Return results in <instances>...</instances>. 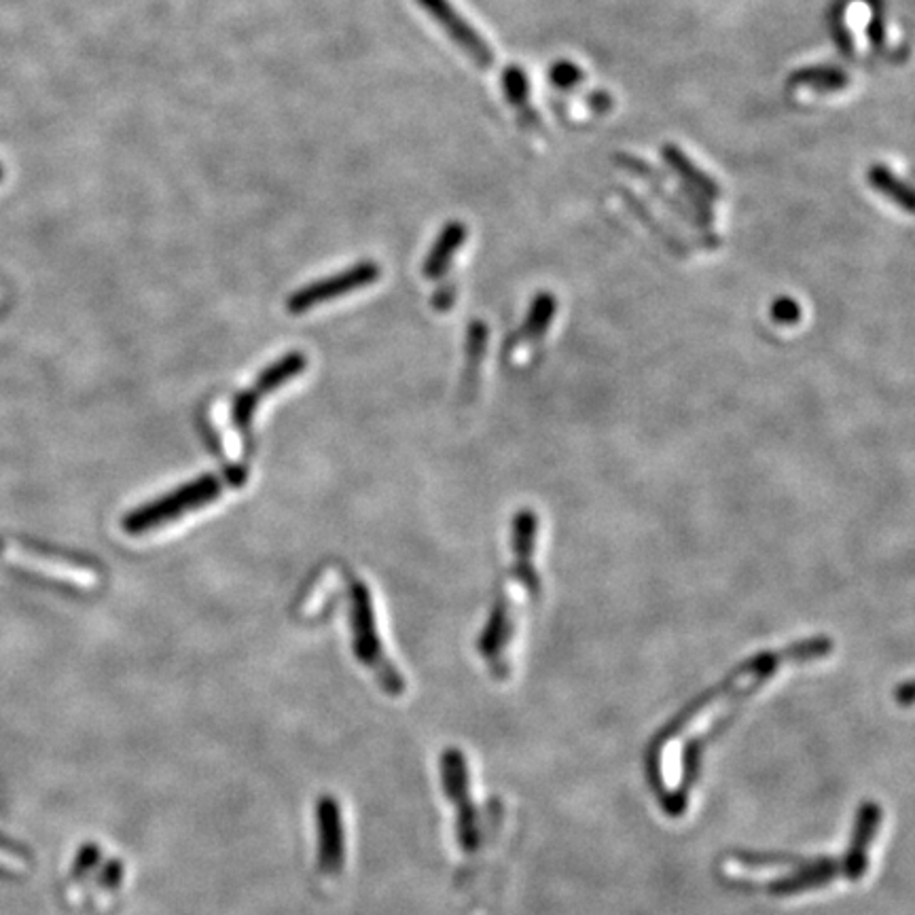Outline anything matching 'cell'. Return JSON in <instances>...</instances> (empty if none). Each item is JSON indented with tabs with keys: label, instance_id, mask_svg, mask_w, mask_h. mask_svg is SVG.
Segmentation results:
<instances>
[{
	"label": "cell",
	"instance_id": "obj_1",
	"mask_svg": "<svg viewBox=\"0 0 915 915\" xmlns=\"http://www.w3.org/2000/svg\"><path fill=\"white\" fill-rule=\"evenodd\" d=\"M835 651L828 636H812L741 661L719 685L687 703L657 736L647 752V776L668 816H683L698 785L701 757L723 734L741 703L765 687L788 665L814 663Z\"/></svg>",
	"mask_w": 915,
	"mask_h": 915
},
{
	"label": "cell",
	"instance_id": "obj_8",
	"mask_svg": "<svg viewBox=\"0 0 915 915\" xmlns=\"http://www.w3.org/2000/svg\"><path fill=\"white\" fill-rule=\"evenodd\" d=\"M418 4L431 13V17L447 33V37L458 47H462V51L473 62H478L483 68L494 64L496 58L490 45L481 39L480 33L462 17L460 11H456L449 0H418Z\"/></svg>",
	"mask_w": 915,
	"mask_h": 915
},
{
	"label": "cell",
	"instance_id": "obj_12",
	"mask_svg": "<svg viewBox=\"0 0 915 915\" xmlns=\"http://www.w3.org/2000/svg\"><path fill=\"white\" fill-rule=\"evenodd\" d=\"M513 623H511V609L505 605V600H498L492 610V617L485 625V632L481 636L480 649L485 657H498L500 651L507 647V640H511Z\"/></svg>",
	"mask_w": 915,
	"mask_h": 915
},
{
	"label": "cell",
	"instance_id": "obj_15",
	"mask_svg": "<svg viewBox=\"0 0 915 915\" xmlns=\"http://www.w3.org/2000/svg\"><path fill=\"white\" fill-rule=\"evenodd\" d=\"M799 314H801L799 304H795L792 300H780V302H776L774 307H772V316H774V320H776L778 325H786V327L797 325V322H799Z\"/></svg>",
	"mask_w": 915,
	"mask_h": 915
},
{
	"label": "cell",
	"instance_id": "obj_9",
	"mask_svg": "<svg viewBox=\"0 0 915 915\" xmlns=\"http://www.w3.org/2000/svg\"><path fill=\"white\" fill-rule=\"evenodd\" d=\"M536 530H538V520L532 511H520L516 516L513 522V556H516V567L513 572L520 579L525 592H530L532 596L541 594V581L536 576V570L532 567V556H534V541H536Z\"/></svg>",
	"mask_w": 915,
	"mask_h": 915
},
{
	"label": "cell",
	"instance_id": "obj_11",
	"mask_svg": "<svg viewBox=\"0 0 915 915\" xmlns=\"http://www.w3.org/2000/svg\"><path fill=\"white\" fill-rule=\"evenodd\" d=\"M556 312H558V304H556L554 295H549V293H541V295L532 302V305H530V312H528V316H525L523 329L520 333H518L516 342H518L520 346H530V344L541 342V338H545L547 329L551 327V320H554Z\"/></svg>",
	"mask_w": 915,
	"mask_h": 915
},
{
	"label": "cell",
	"instance_id": "obj_7",
	"mask_svg": "<svg viewBox=\"0 0 915 915\" xmlns=\"http://www.w3.org/2000/svg\"><path fill=\"white\" fill-rule=\"evenodd\" d=\"M305 367H307V358L302 352H291V354L282 356L278 363H274L271 367H267L253 389L236 396V401L231 405L233 429L246 433L251 429L253 416H255L262 398H265L269 393H274L276 389H280L282 384L291 382L293 378H297Z\"/></svg>",
	"mask_w": 915,
	"mask_h": 915
},
{
	"label": "cell",
	"instance_id": "obj_14",
	"mask_svg": "<svg viewBox=\"0 0 915 915\" xmlns=\"http://www.w3.org/2000/svg\"><path fill=\"white\" fill-rule=\"evenodd\" d=\"M503 84H505L507 98L513 104H525L528 102V79H525V75H523L518 66H511V68L505 71Z\"/></svg>",
	"mask_w": 915,
	"mask_h": 915
},
{
	"label": "cell",
	"instance_id": "obj_5",
	"mask_svg": "<svg viewBox=\"0 0 915 915\" xmlns=\"http://www.w3.org/2000/svg\"><path fill=\"white\" fill-rule=\"evenodd\" d=\"M350 598H352L350 627H352L354 653L365 665H369L371 670L378 672L380 683L386 691H391V694L403 691V681H401L398 672L386 661L384 651H382V643H380L378 625H376V612H373L371 594H369L367 585L363 581H354Z\"/></svg>",
	"mask_w": 915,
	"mask_h": 915
},
{
	"label": "cell",
	"instance_id": "obj_10",
	"mask_svg": "<svg viewBox=\"0 0 915 915\" xmlns=\"http://www.w3.org/2000/svg\"><path fill=\"white\" fill-rule=\"evenodd\" d=\"M465 240H467V227L462 223H449V225H445L443 231L439 233V238H436L431 253H429V259L424 262L422 274L427 278H431V280L441 278L447 271L452 259H454V253L462 249Z\"/></svg>",
	"mask_w": 915,
	"mask_h": 915
},
{
	"label": "cell",
	"instance_id": "obj_4",
	"mask_svg": "<svg viewBox=\"0 0 915 915\" xmlns=\"http://www.w3.org/2000/svg\"><path fill=\"white\" fill-rule=\"evenodd\" d=\"M220 492H223V485H220L218 478L202 475L198 480L189 481V483L176 487L175 492H170V494H166L157 500H151V503L134 509L131 513L124 518L122 525H124L126 534H130V536H142V534L155 532V530H160L168 523L178 522L180 518L215 503L220 496Z\"/></svg>",
	"mask_w": 915,
	"mask_h": 915
},
{
	"label": "cell",
	"instance_id": "obj_16",
	"mask_svg": "<svg viewBox=\"0 0 915 915\" xmlns=\"http://www.w3.org/2000/svg\"><path fill=\"white\" fill-rule=\"evenodd\" d=\"M551 79H554V84H558L562 88H568V86H572L574 81L581 79V73H579V68H574L570 64H560V66L554 68Z\"/></svg>",
	"mask_w": 915,
	"mask_h": 915
},
{
	"label": "cell",
	"instance_id": "obj_6",
	"mask_svg": "<svg viewBox=\"0 0 915 915\" xmlns=\"http://www.w3.org/2000/svg\"><path fill=\"white\" fill-rule=\"evenodd\" d=\"M380 278V265L378 263L363 262L348 267L342 274L329 276L325 280H318L314 284H307L304 289L295 291L287 300V309L291 314H305L314 309L316 305L327 304L331 300L344 297L354 291H360L363 287L373 284Z\"/></svg>",
	"mask_w": 915,
	"mask_h": 915
},
{
	"label": "cell",
	"instance_id": "obj_17",
	"mask_svg": "<svg viewBox=\"0 0 915 915\" xmlns=\"http://www.w3.org/2000/svg\"><path fill=\"white\" fill-rule=\"evenodd\" d=\"M894 701H897L899 706H903V708H912V706H915V678L907 681V683H903V685H899V687L894 689Z\"/></svg>",
	"mask_w": 915,
	"mask_h": 915
},
{
	"label": "cell",
	"instance_id": "obj_13",
	"mask_svg": "<svg viewBox=\"0 0 915 915\" xmlns=\"http://www.w3.org/2000/svg\"><path fill=\"white\" fill-rule=\"evenodd\" d=\"M485 340H487L485 325L483 322H473L471 325V331H469V367H467V378L469 380L478 378V369H480L483 350H485Z\"/></svg>",
	"mask_w": 915,
	"mask_h": 915
},
{
	"label": "cell",
	"instance_id": "obj_18",
	"mask_svg": "<svg viewBox=\"0 0 915 915\" xmlns=\"http://www.w3.org/2000/svg\"><path fill=\"white\" fill-rule=\"evenodd\" d=\"M0 178H2V168H0Z\"/></svg>",
	"mask_w": 915,
	"mask_h": 915
},
{
	"label": "cell",
	"instance_id": "obj_2",
	"mask_svg": "<svg viewBox=\"0 0 915 915\" xmlns=\"http://www.w3.org/2000/svg\"><path fill=\"white\" fill-rule=\"evenodd\" d=\"M881 821V808L869 801L859 812L850 850L843 856L801 859L783 852H732L721 863L719 875L736 890L765 892L770 897H792L821 890L841 877L859 881L869 872L872 846Z\"/></svg>",
	"mask_w": 915,
	"mask_h": 915
},
{
	"label": "cell",
	"instance_id": "obj_3",
	"mask_svg": "<svg viewBox=\"0 0 915 915\" xmlns=\"http://www.w3.org/2000/svg\"><path fill=\"white\" fill-rule=\"evenodd\" d=\"M0 562L64 587L91 589L100 583V570L86 558L26 538L0 536Z\"/></svg>",
	"mask_w": 915,
	"mask_h": 915
}]
</instances>
